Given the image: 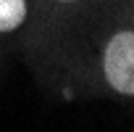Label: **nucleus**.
I'll return each instance as SVG.
<instances>
[{"mask_svg":"<svg viewBox=\"0 0 134 132\" xmlns=\"http://www.w3.org/2000/svg\"><path fill=\"white\" fill-rule=\"evenodd\" d=\"M26 16V3L24 0H0V32L16 29Z\"/></svg>","mask_w":134,"mask_h":132,"instance_id":"2","label":"nucleus"},{"mask_svg":"<svg viewBox=\"0 0 134 132\" xmlns=\"http://www.w3.org/2000/svg\"><path fill=\"white\" fill-rule=\"evenodd\" d=\"M105 77L118 93H134V34L121 32L108 42L105 50Z\"/></svg>","mask_w":134,"mask_h":132,"instance_id":"1","label":"nucleus"}]
</instances>
